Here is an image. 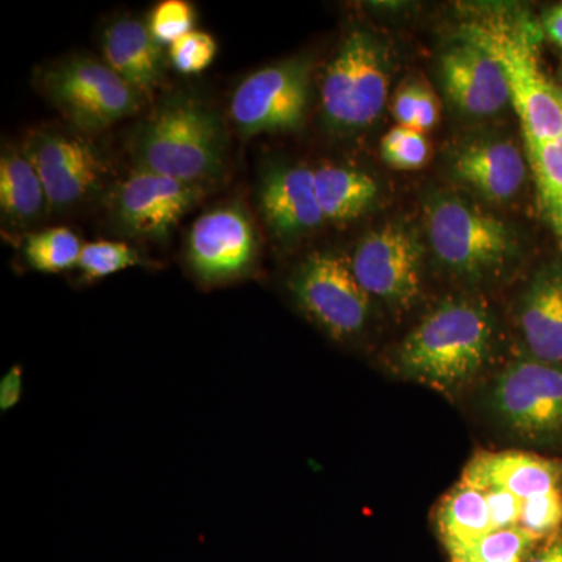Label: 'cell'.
Segmentation results:
<instances>
[{
  "instance_id": "6da1fadb",
  "label": "cell",
  "mask_w": 562,
  "mask_h": 562,
  "mask_svg": "<svg viewBox=\"0 0 562 562\" xmlns=\"http://www.w3.org/2000/svg\"><path fill=\"white\" fill-rule=\"evenodd\" d=\"M541 36V29L528 14L508 7L475 11L460 27V40L491 55L505 74L527 154L562 138L560 94L539 60Z\"/></svg>"
},
{
  "instance_id": "7a4b0ae2",
  "label": "cell",
  "mask_w": 562,
  "mask_h": 562,
  "mask_svg": "<svg viewBox=\"0 0 562 562\" xmlns=\"http://www.w3.org/2000/svg\"><path fill=\"white\" fill-rule=\"evenodd\" d=\"M138 168L202 184L225 169V128L220 114L187 92L160 103L135 139Z\"/></svg>"
},
{
  "instance_id": "3957f363",
  "label": "cell",
  "mask_w": 562,
  "mask_h": 562,
  "mask_svg": "<svg viewBox=\"0 0 562 562\" xmlns=\"http://www.w3.org/2000/svg\"><path fill=\"white\" fill-rule=\"evenodd\" d=\"M491 342V317L480 303L443 302L403 341L398 366L419 382L453 390L483 368Z\"/></svg>"
},
{
  "instance_id": "277c9868",
  "label": "cell",
  "mask_w": 562,
  "mask_h": 562,
  "mask_svg": "<svg viewBox=\"0 0 562 562\" xmlns=\"http://www.w3.org/2000/svg\"><path fill=\"white\" fill-rule=\"evenodd\" d=\"M390 76L379 41L353 31L342 41L322 81V110L331 125H371L386 105Z\"/></svg>"
},
{
  "instance_id": "5b68a950",
  "label": "cell",
  "mask_w": 562,
  "mask_h": 562,
  "mask_svg": "<svg viewBox=\"0 0 562 562\" xmlns=\"http://www.w3.org/2000/svg\"><path fill=\"white\" fill-rule=\"evenodd\" d=\"M427 227L439 260L461 276L494 272L516 251V239L505 222L461 199L446 198L432 203Z\"/></svg>"
},
{
  "instance_id": "8992f818",
  "label": "cell",
  "mask_w": 562,
  "mask_h": 562,
  "mask_svg": "<svg viewBox=\"0 0 562 562\" xmlns=\"http://www.w3.org/2000/svg\"><path fill=\"white\" fill-rule=\"evenodd\" d=\"M44 91L81 131L98 132L135 114L143 95L105 63L77 57L47 70Z\"/></svg>"
},
{
  "instance_id": "52a82bcc",
  "label": "cell",
  "mask_w": 562,
  "mask_h": 562,
  "mask_svg": "<svg viewBox=\"0 0 562 562\" xmlns=\"http://www.w3.org/2000/svg\"><path fill=\"white\" fill-rule=\"evenodd\" d=\"M492 408L517 435L531 441H562V366L514 361L491 394Z\"/></svg>"
},
{
  "instance_id": "ba28073f",
  "label": "cell",
  "mask_w": 562,
  "mask_h": 562,
  "mask_svg": "<svg viewBox=\"0 0 562 562\" xmlns=\"http://www.w3.org/2000/svg\"><path fill=\"white\" fill-rule=\"evenodd\" d=\"M308 101V65L281 61L241 81L233 94L232 117L243 136L294 131L305 120Z\"/></svg>"
},
{
  "instance_id": "9c48e42d",
  "label": "cell",
  "mask_w": 562,
  "mask_h": 562,
  "mask_svg": "<svg viewBox=\"0 0 562 562\" xmlns=\"http://www.w3.org/2000/svg\"><path fill=\"white\" fill-rule=\"evenodd\" d=\"M299 305L312 319L344 339L364 327L371 295L355 277L349 260L335 254H316L303 262L291 279Z\"/></svg>"
},
{
  "instance_id": "30bf717a",
  "label": "cell",
  "mask_w": 562,
  "mask_h": 562,
  "mask_svg": "<svg viewBox=\"0 0 562 562\" xmlns=\"http://www.w3.org/2000/svg\"><path fill=\"white\" fill-rule=\"evenodd\" d=\"M29 157L43 181L49 209L63 211L88 201L106 173L102 155L79 133L43 131L33 136Z\"/></svg>"
},
{
  "instance_id": "8fae6325",
  "label": "cell",
  "mask_w": 562,
  "mask_h": 562,
  "mask_svg": "<svg viewBox=\"0 0 562 562\" xmlns=\"http://www.w3.org/2000/svg\"><path fill=\"white\" fill-rule=\"evenodd\" d=\"M202 195V184L136 168L114 187L110 206L127 235L158 239L168 236Z\"/></svg>"
},
{
  "instance_id": "7c38bea8",
  "label": "cell",
  "mask_w": 562,
  "mask_h": 562,
  "mask_svg": "<svg viewBox=\"0 0 562 562\" xmlns=\"http://www.w3.org/2000/svg\"><path fill=\"white\" fill-rule=\"evenodd\" d=\"M258 239L249 214L235 203L206 211L188 238L191 271L205 283H221L249 271Z\"/></svg>"
},
{
  "instance_id": "4fadbf2b",
  "label": "cell",
  "mask_w": 562,
  "mask_h": 562,
  "mask_svg": "<svg viewBox=\"0 0 562 562\" xmlns=\"http://www.w3.org/2000/svg\"><path fill=\"white\" fill-rule=\"evenodd\" d=\"M350 265L369 295L392 305L409 306L419 294L422 247L412 233L398 225L369 233Z\"/></svg>"
},
{
  "instance_id": "5bb4252c",
  "label": "cell",
  "mask_w": 562,
  "mask_h": 562,
  "mask_svg": "<svg viewBox=\"0 0 562 562\" xmlns=\"http://www.w3.org/2000/svg\"><path fill=\"white\" fill-rule=\"evenodd\" d=\"M441 76L450 101L472 116H491L512 103L501 66L468 41H458L442 55Z\"/></svg>"
},
{
  "instance_id": "9a60e30c",
  "label": "cell",
  "mask_w": 562,
  "mask_h": 562,
  "mask_svg": "<svg viewBox=\"0 0 562 562\" xmlns=\"http://www.w3.org/2000/svg\"><path fill=\"white\" fill-rule=\"evenodd\" d=\"M258 201L266 224L279 238H294L324 224L314 190V169L277 166L262 176Z\"/></svg>"
},
{
  "instance_id": "2e32d148",
  "label": "cell",
  "mask_w": 562,
  "mask_h": 562,
  "mask_svg": "<svg viewBox=\"0 0 562 562\" xmlns=\"http://www.w3.org/2000/svg\"><path fill=\"white\" fill-rule=\"evenodd\" d=\"M562 465L527 452H480L462 471L460 484L479 491L503 490L527 498L560 487Z\"/></svg>"
},
{
  "instance_id": "e0dca14e",
  "label": "cell",
  "mask_w": 562,
  "mask_h": 562,
  "mask_svg": "<svg viewBox=\"0 0 562 562\" xmlns=\"http://www.w3.org/2000/svg\"><path fill=\"white\" fill-rule=\"evenodd\" d=\"M453 172L487 201L505 202L522 188L527 162L509 140H480L454 155Z\"/></svg>"
},
{
  "instance_id": "ac0fdd59",
  "label": "cell",
  "mask_w": 562,
  "mask_h": 562,
  "mask_svg": "<svg viewBox=\"0 0 562 562\" xmlns=\"http://www.w3.org/2000/svg\"><path fill=\"white\" fill-rule=\"evenodd\" d=\"M519 319L532 358L562 366V262L546 266L532 277Z\"/></svg>"
},
{
  "instance_id": "d6986e66",
  "label": "cell",
  "mask_w": 562,
  "mask_h": 562,
  "mask_svg": "<svg viewBox=\"0 0 562 562\" xmlns=\"http://www.w3.org/2000/svg\"><path fill=\"white\" fill-rule=\"evenodd\" d=\"M105 65L127 81L140 95L157 90L165 72L160 44L143 21L120 18L102 33Z\"/></svg>"
},
{
  "instance_id": "ffe728a7",
  "label": "cell",
  "mask_w": 562,
  "mask_h": 562,
  "mask_svg": "<svg viewBox=\"0 0 562 562\" xmlns=\"http://www.w3.org/2000/svg\"><path fill=\"white\" fill-rule=\"evenodd\" d=\"M0 209L3 217L25 227L49 209L46 190L27 151L3 149L0 157Z\"/></svg>"
},
{
  "instance_id": "44dd1931",
  "label": "cell",
  "mask_w": 562,
  "mask_h": 562,
  "mask_svg": "<svg viewBox=\"0 0 562 562\" xmlns=\"http://www.w3.org/2000/svg\"><path fill=\"white\" fill-rule=\"evenodd\" d=\"M314 190L325 221L331 222L357 220L379 195L371 176L333 165L314 169Z\"/></svg>"
},
{
  "instance_id": "7402d4cb",
  "label": "cell",
  "mask_w": 562,
  "mask_h": 562,
  "mask_svg": "<svg viewBox=\"0 0 562 562\" xmlns=\"http://www.w3.org/2000/svg\"><path fill=\"white\" fill-rule=\"evenodd\" d=\"M443 543L469 541L492 531L484 492L458 486L442 498L436 513Z\"/></svg>"
},
{
  "instance_id": "603a6c76",
  "label": "cell",
  "mask_w": 562,
  "mask_h": 562,
  "mask_svg": "<svg viewBox=\"0 0 562 562\" xmlns=\"http://www.w3.org/2000/svg\"><path fill=\"white\" fill-rule=\"evenodd\" d=\"M539 542L524 528L513 527L443 546L452 562H525Z\"/></svg>"
},
{
  "instance_id": "cb8c5ba5",
  "label": "cell",
  "mask_w": 562,
  "mask_h": 562,
  "mask_svg": "<svg viewBox=\"0 0 562 562\" xmlns=\"http://www.w3.org/2000/svg\"><path fill=\"white\" fill-rule=\"evenodd\" d=\"M543 216L562 247V138L528 154Z\"/></svg>"
},
{
  "instance_id": "d4e9b609",
  "label": "cell",
  "mask_w": 562,
  "mask_h": 562,
  "mask_svg": "<svg viewBox=\"0 0 562 562\" xmlns=\"http://www.w3.org/2000/svg\"><path fill=\"white\" fill-rule=\"evenodd\" d=\"M81 249L83 246L76 233L54 227L29 235L24 255L33 271L58 273L79 266Z\"/></svg>"
},
{
  "instance_id": "484cf974",
  "label": "cell",
  "mask_w": 562,
  "mask_h": 562,
  "mask_svg": "<svg viewBox=\"0 0 562 562\" xmlns=\"http://www.w3.org/2000/svg\"><path fill=\"white\" fill-rule=\"evenodd\" d=\"M143 265L138 251L120 241H95L85 244L79 266L85 279H105L114 273Z\"/></svg>"
},
{
  "instance_id": "4316f807",
  "label": "cell",
  "mask_w": 562,
  "mask_h": 562,
  "mask_svg": "<svg viewBox=\"0 0 562 562\" xmlns=\"http://www.w3.org/2000/svg\"><path fill=\"white\" fill-rule=\"evenodd\" d=\"M382 157L397 169H419L430 158V146L424 133L395 125L382 139Z\"/></svg>"
},
{
  "instance_id": "83f0119b",
  "label": "cell",
  "mask_w": 562,
  "mask_h": 562,
  "mask_svg": "<svg viewBox=\"0 0 562 562\" xmlns=\"http://www.w3.org/2000/svg\"><path fill=\"white\" fill-rule=\"evenodd\" d=\"M195 9L187 0H165L151 10L147 27L160 46L171 47L177 40L192 32Z\"/></svg>"
},
{
  "instance_id": "f1b7e54d",
  "label": "cell",
  "mask_w": 562,
  "mask_h": 562,
  "mask_svg": "<svg viewBox=\"0 0 562 562\" xmlns=\"http://www.w3.org/2000/svg\"><path fill=\"white\" fill-rule=\"evenodd\" d=\"M562 525V492L560 487L535 495L524 502L519 527L539 541L560 531Z\"/></svg>"
},
{
  "instance_id": "f546056e",
  "label": "cell",
  "mask_w": 562,
  "mask_h": 562,
  "mask_svg": "<svg viewBox=\"0 0 562 562\" xmlns=\"http://www.w3.org/2000/svg\"><path fill=\"white\" fill-rule=\"evenodd\" d=\"M216 52V40L210 33L192 31L169 47V57L173 68L191 76L210 68Z\"/></svg>"
},
{
  "instance_id": "4dcf8cb0",
  "label": "cell",
  "mask_w": 562,
  "mask_h": 562,
  "mask_svg": "<svg viewBox=\"0 0 562 562\" xmlns=\"http://www.w3.org/2000/svg\"><path fill=\"white\" fill-rule=\"evenodd\" d=\"M490 509L491 527L494 530L519 527L524 498L503 490L483 491Z\"/></svg>"
},
{
  "instance_id": "1f68e13d",
  "label": "cell",
  "mask_w": 562,
  "mask_h": 562,
  "mask_svg": "<svg viewBox=\"0 0 562 562\" xmlns=\"http://www.w3.org/2000/svg\"><path fill=\"white\" fill-rule=\"evenodd\" d=\"M439 120V102L435 92L422 85L419 98H417L416 114H414V131L424 133L435 127Z\"/></svg>"
},
{
  "instance_id": "d6a6232c",
  "label": "cell",
  "mask_w": 562,
  "mask_h": 562,
  "mask_svg": "<svg viewBox=\"0 0 562 562\" xmlns=\"http://www.w3.org/2000/svg\"><path fill=\"white\" fill-rule=\"evenodd\" d=\"M420 83L405 85L395 95L394 116L398 125L413 128L414 114H416L417 98H419Z\"/></svg>"
},
{
  "instance_id": "836d02e7",
  "label": "cell",
  "mask_w": 562,
  "mask_h": 562,
  "mask_svg": "<svg viewBox=\"0 0 562 562\" xmlns=\"http://www.w3.org/2000/svg\"><path fill=\"white\" fill-rule=\"evenodd\" d=\"M22 397V369L21 366H14L0 380V409L3 413L21 402Z\"/></svg>"
},
{
  "instance_id": "e575fe53",
  "label": "cell",
  "mask_w": 562,
  "mask_h": 562,
  "mask_svg": "<svg viewBox=\"0 0 562 562\" xmlns=\"http://www.w3.org/2000/svg\"><path fill=\"white\" fill-rule=\"evenodd\" d=\"M525 562H562V531L539 542Z\"/></svg>"
},
{
  "instance_id": "d590c367",
  "label": "cell",
  "mask_w": 562,
  "mask_h": 562,
  "mask_svg": "<svg viewBox=\"0 0 562 562\" xmlns=\"http://www.w3.org/2000/svg\"><path fill=\"white\" fill-rule=\"evenodd\" d=\"M543 32L554 44L562 47V5L554 7L543 20Z\"/></svg>"
},
{
  "instance_id": "8d00e7d4",
  "label": "cell",
  "mask_w": 562,
  "mask_h": 562,
  "mask_svg": "<svg viewBox=\"0 0 562 562\" xmlns=\"http://www.w3.org/2000/svg\"><path fill=\"white\" fill-rule=\"evenodd\" d=\"M558 94H560V101H561V106H562V90H558Z\"/></svg>"
}]
</instances>
